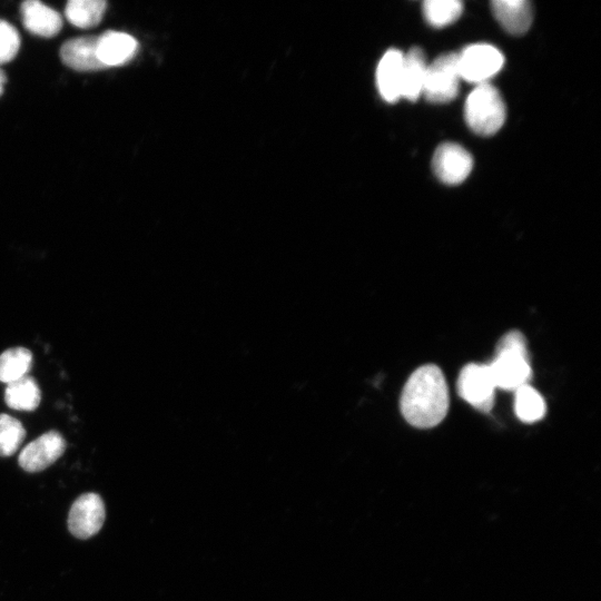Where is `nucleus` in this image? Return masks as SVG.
<instances>
[{
    "label": "nucleus",
    "instance_id": "nucleus-14",
    "mask_svg": "<svg viewBox=\"0 0 601 601\" xmlns=\"http://www.w3.org/2000/svg\"><path fill=\"white\" fill-rule=\"evenodd\" d=\"M22 21L27 30L41 37L57 35L62 26L60 14L52 8L37 0H29L21 6Z\"/></svg>",
    "mask_w": 601,
    "mask_h": 601
},
{
    "label": "nucleus",
    "instance_id": "nucleus-13",
    "mask_svg": "<svg viewBox=\"0 0 601 601\" xmlns=\"http://www.w3.org/2000/svg\"><path fill=\"white\" fill-rule=\"evenodd\" d=\"M491 9L497 22L512 35L526 32L533 20V9L526 0H494Z\"/></svg>",
    "mask_w": 601,
    "mask_h": 601
},
{
    "label": "nucleus",
    "instance_id": "nucleus-7",
    "mask_svg": "<svg viewBox=\"0 0 601 601\" xmlns=\"http://www.w3.org/2000/svg\"><path fill=\"white\" fill-rule=\"evenodd\" d=\"M106 516L105 504L97 493H85L72 503L68 529L78 539H88L100 531Z\"/></svg>",
    "mask_w": 601,
    "mask_h": 601
},
{
    "label": "nucleus",
    "instance_id": "nucleus-18",
    "mask_svg": "<svg viewBox=\"0 0 601 601\" xmlns=\"http://www.w3.org/2000/svg\"><path fill=\"white\" fill-rule=\"evenodd\" d=\"M106 11V2L102 0H71L66 6L68 21L79 28L97 26Z\"/></svg>",
    "mask_w": 601,
    "mask_h": 601
},
{
    "label": "nucleus",
    "instance_id": "nucleus-9",
    "mask_svg": "<svg viewBox=\"0 0 601 601\" xmlns=\"http://www.w3.org/2000/svg\"><path fill=\"white\" fill-rule=\"evenodd\" d=\"M66 447L63 436L51 430L27 444L19 454L18 463L27 472H40L53 464Z\"/></svg>",
    "mask_w": 601,
    "mask_h": 601
},
{
    "label": "nucleus",
    "instance_id": "nucleus-21",
    "mask_svg": "<svg viewBox=\"0 0 601 601\" xmlns=\"http://www.w3.org/2000/svg\"><path fill=\"white\" fill-rule=\"evenodd\" d=\"M26 437L22 423L9 414H0V456L16 453Z\"/></svg>",
    "mask_w": 601,
    "mask_h": 601
},
{
    "label": "nucleus",
    "instance_id": "nucleus-23",
    "mask_svg": "<svg viewBox=\"0 0 601 601\" xmlns=\"http://www.w3.org/2000/svg\"><path fill=\"white\" fill-rule=\"evenodd\" d=\"M4 81H6V77L0 70V93L2 92Z\"/></svg>",
    "mask_w": 601,
    "mask_h": 601
},
{
    "label": "nucleus",
    "instance_id": "nucleus-22",
    "mask_svg": "<svg viewBox=\"0 0 601 601\" xmlns=\"http://www.w3.org/2000/svg\"><path fill=\"white\" fill-rule=\"evenodd\" d=\"M20 47L17 30L6 21L0 20V63L14 58Z\"/></svg>",
    "mask_w": 601,
    "mask_h": 601
},
{
    "label": "nucleus",
    "instance_id": "nucleus-10",
    "mask_svg": "<svg viewBox=\"0 0 601 601\" xmlns=\"http://www.w3.org/2000/svg\"><path fill=\"white\" fill-rule=\"evenodd\" d=\"M137 49L136 39L125 32L106 31L97 38V56L105 68L129 62Z\"/></svg>",
    "mask_w": 601,
    "mask_h": 601
},
{
    "label": "nucleus",
    "instance_id": "nucleus-15",
    "mask_svg": "<svg viewBox=\"0 0 601 601\" xmlns=\"http://www.w3.org/2000/svg\"><path fill=\"white\" fill-rule=\"evenodd\" d=\"M426 60L423 50L418 47L411 48L403 53L401 97L410 101H416L422 93Z\"/></svg>",
    "mask_w": 601,
    "mask_h": 601
},
{
    "label": "nucleus",
    "instance_id": "nucleus-3",
    "mask_svg": "<svg viewBox=\"0 0 601 601\" xmlns=\"http://www.w3.org/2000/svg\"><path fill=\"white\" fill-rule=\"evenodd\" d=\"M505 105L499 90L485 82L467 96L464 118L471 130L481 136L496 134L505 121Z\"/></svg>",
    "mask_w": 601,
    "mask_h": 601
},
{
    "label": "nucleus",
    "instance_id": "nucleus-17",
    "mask_svg": "<svg viewBox=\"0 0 601 601\" xmlns=\"http://www.w3.org/2000/svg\"><path fill=\"white\" fill-rule=\"evenodd\" d=\"M32 353L26 347H11L0 354V382L10 384L28 375L32 367Z\"/></svg>",
    "mask_w": 601,
    "mask_h": 601
},
{
    "label": "nucleus",
    "instance_id": "nucleus-8",
    "mask_svg": "<svg viewBox=\"0 0 601 601\" xmlns=\"http://www.w3.org/2000/svg\"><path fill=\"white\" fill-rule=\"evenodd\" d=\"M473 167L470 152L454 142L440 145L432 158L435 176L446 185H457L464 181Z\"/></svg>",
    "mask_w": 601,
    "mask_h": 601
},
{
    "label": "nucleus",
    "instance_id": "nucleus-2",
    "mask_svg": "<svg viewBox=\"0 0 601 601\" xmlns=\"http://www.w3.org/2000/svg\"><path fill=\"white\" fill-rule=\"evenodd\" d=\"M487 364L496 388L514 392L530 384L532 368L526 341L519 331H510L500 338L494 358Z\"/></svg>",
    "mask_w": 601,
    "mask_h": 601
},
{
    "label": "nucleus",
    "instance_id": "nucleus-5",
    "mask_svg": "<svg viewBox=\"0 0 601 601\" xmlns=\"http://www.w3.org/2000/svg\"><path fill=\"white\" fill-rule=\"evenodd\" d=\"M495 388L489 364L470 363L459 374V395L482 412H489L492 408Z\"/></svg>",
    "mask_w": 601,
    "mask_h": 601
},
{
    "label": "nucleus",
    "instance_id": "nucleus-20",
    "mask_svg": "<svg viewBox=\"0 0 601 601\" xmlns=\"http://www.w3.org/2000/svg\"><path fill=\"white\" fill-rule=\"evenodd\" d=\"M422 11L428 24L442 28L460 18L463 4L459 0H426L423 2Z\"/></svg>",
    "mask_w": 601,
    "mask_h": 601
},
{
    "label": "nucleus",
    "instance_id": "nucleus-4",
    "mask_svg": "<svg viewBox=\"0 0 601 601\" xmlns=\"http://www.w3.org/2000/svg\"><path fill=\"white\" fill-rule=\"evenodd\" d=\"M459 53L439 56L427 65L422 93L432 104H447L459 93L461 76L457 66Z\"/></svg>",
    "mask_w": 601,
    "mask_h": 601
},
{
    "label": "nucleus",
    "instance_id": "nucleus-11",
    "mask_svg": "<svg viewBox=\"0 0 601 601\" xmlns=\"http://www.w3.org/2000/svg\"><path fill=\"white\" fill-rule=\"evenodd\" d=\"M97 38L88 36L66 41L60 49L63 63L79 71L105 69L97 56Z\"/></svg>",
    "mask_w": 601,
    "mask_h": 601
},
{
    "label": "nucleus",
    "instance_id": "nucleus-6",
    "mask_svg": "<svg viewBox=\"0 0 601 601\" xmlns=\"http://www.w3.org/2000/svg\"><path fill=\"white\" fill-rule=\"evenodd\" d=\"M504 63L503 55L495 47L475 43L459 53L457 66L461 79L477 85L485 83L496 75Z\"/></svg>",
    "mask_w": 601,
    "mask_h": 601
},
{
    "label": "nucleus",
    "instance_id": "nucleus-16",
    "mask_svg": "<svg viewBox=\"0 0 601 601\" xmlns=\"http://www.w3.org/2000/svg\"><path fill=\"white\" fill-rule=\"evenodd\" d=\"M7 405L18 411H35L41 401V391L37 381L27 375L7 384L4 391Z\"/></svg>",
    "mask_w": 601,
    "mask_h": 601
},
{
    "label": "nucleus",
    "instance_id": "nucleus-19",
    "mask_svg": "<svg viewBox=\"0 0 601 601\" xmlns=\"http://www.w3.org/2000/svg\"><path fill=\"white\" fill-rule=\"evenodd\" d=\"M515 393L514 411L516 416L525 423H533L541 420L546 411L542 395L530 384H525Z\"/></svg>",
    "mask_w": 601,
    "mask_h": 601
},
{
    "label": "nucleus",
    "instance_id": "nucleus-12",
    "mask_svg": "<svg viewBox=\"0 0 601 601\" xmlns=\"http://www.w3.org/2000/svg\"><path fill=\"white\" fill-rule=\"evenodd\" d=\"M402 66L403 52L397 49L387 50L377 65V89L387 102L393 104L401 98Z\"/></svg>",
    "mask_w": 601,
    "mask_h": 601
},
{
    "label": "nucleus",
    "instance_id": "nucleus-1",
    "mask_svg": "<svg viewBox=\"0 0 601 601\" xmlns=\"http://www.w3.org/2000/svg\"><path fill=\"white\" fill-rule=\"evenodd\" d=\"M449 390L443 372L434 364L415 370L406 381L400 401L403 417L418 428L440 424L447 414Z\"/></svg>",
    "mask_w": 601,
    "mask_h": 601
}]
</instances>
